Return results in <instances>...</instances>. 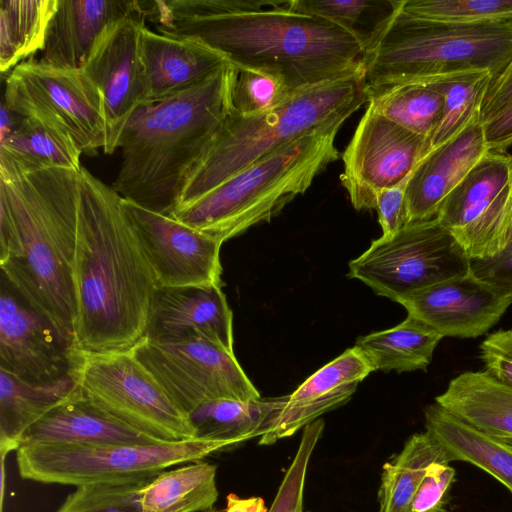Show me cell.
I'll return each mask as SVG.
<instances>
[{"mask_svg": "<svg viewBox=\"0 0 512 512\" xmlns=\"http://www.w3.org/2000/svg\"><path fill=\"white\" fill-rule=\"evenodd\" d=\"M294 92L273 75L237 68L233 108L245 116L262 114L280 106Z\"/></svg>", "mask_w": 512, "mask_h": 512, "instance_id": "ab89813d", "label": "cell"}, {"mask_svg": "<svg viewBox=\"0 0 512 512\" xmlns=\"http://www.w3.org/2000/svg\"><path fill=\"white\" fill-rule=\"evenodd\" d=\"M406 14L455 23H512V0H405Z\"/></svg>", "mask_w": 512, "mask_h": 512, "instance_id": "74e56055", "label": "cell"}, {"mask_svg": "<svg viewBox=\"0 0 512 512\" xmlns=\"http://www.w3.org/2000/svg\"><path fill=\"white\" fill-rule=\"evenodd\" d=\"M140 58L146 103L184 91L229 63L220 52L200 41L156 33L146 25L140 34Z\"/></svg>", "mask_w": 512, "mask_h": 512, "instance_id": "603a6c76", "label": "cell"}, {"mask_svg": "<svg viewBox=\"0 0 512 512\" xmlns=\"http://www.w3.org/2000/svg\"><path fill=\"white\" fill-rule=\"evenodd\" d=\"M204 512H223V510H217V509L212 508V509L204 511Z\"/></svg>", "mask_w": 512, "mask_h": 512, "instance_id": "f907efd6", "label": "cell"}, {"mask_svg": "<svg viewBox=\"0 0 512 512\" xmlns=\"http://www.w3.org/2000/svg\"><path fill=\"white\" fill-rule=\"evenodd\" d=\"M435 462L449 464L453 460L447 449L427 430L411 435L402 450L382 468L379 512H409L427 468Z\"/></svg>", "mask_w": 512, "mask_h": 512, "instance_id": "1f68e13d", "label": "cell"}, {"mask_svg": "<svg viewBox=\"0 0 512 512\" xmlns=\"http://www.w3.org/2000/svg\"><path fill=\"white\" fill-rule=\"evenodd\" d=\"M121 203L156 287L223 286L221 242L169 215L123 198Z\"/></svg>", "mask_w": 512, "mask_h": 512, "instance_id": "9a60e30c", "label": "cell"}, {"mask_svg": "<svg viewBox=\"0 0 512 512\" xmlns=\"http://www.w3.org/2000/svg\"><path fill=\"white\" fill-rule=\"evenodd\" d=\"M470 272L502 294L512 296V241L494 257L471 260Z\"/></svg>", "mask_w": 512, "mask_h": 512, "instance_id": "f6af8a7d", "label": "cell"}, {"mask_svg": "<svg viewBox=\"0 0 512 512\" xmlns=\"http://www.w3.org/2000/svg\"><path fill=\"white\" fill-rule=\"evenodd\" d=\"M407 180L376 196L375 210L384 236L392 235L409 224L405 197Z\"/></svg>", "mask_w": 512, "mask_h": 512, "instance_id": "ee69618b", "label": "cell"}, {"mask_svg": "<svg viewBox=\"0 0 512 512\" xmlns=\"http://www.w3.org/2000/svg\"><path fill=\"white\" fill-rule=\"evenodd\" d=\"M141 3L146 19L153 23L282 9L291 6V1L265 0H152L141 1Z\"/></svg>", "mask_w": 512, "mask_h": 512, "instance_id": "f35d334b", "label": "cell"}, {"mask_svg": "<svg viewBox=\"0 0 512 512\" xmlns=\"http://www.w3.org/2000/svg\"><path fill=\"white\" fill-rule=\"evenodd\" d=\"M365 102L362 70L297 90L280 106L262 114L245 116L233 110L188 174L177 206L199 198L307 133L338 120L345 121Z\"/></svg>", "mask_w": 512, "mask_h": 512, "instance_id": "8992f818", "label": "cell"}, {"mask_svg": "<svg viewBox=\"0 0 512 512\" xmlns=\"http://www.w3.org/2000/svg\"><path fill=\"white\" fill-rule=\"evenodd\" d=\"M77 390L71 374L32 383L0 369V449L17 451L24 432Z\"/></svg>", "mask_w": 512, "mask_h": 512, "instance_id": "484cf974", "label": "cell"}, {"mask_svg": "<svg viewBox=\"0 0 512 512\" xmlns=\"http://www.w3.org/2000/svg\"><path fill=\"white\" fill-rule=\"evenodd\" d=\"M145 20L142 6L141 11L111 26L97 42L83 69L101 98L106 154L115 152L127 121L147 101L140 58V34Z\"/></svg>", "mask_w": 512, "mask_h": 512, "instance_id": "2e32d148", "label": "cell"}, {"mask_svg": "<svg viewBox=\"0 0 512 512\" xmlns=\"http://www.w3.org/2000/svg\"><path fill=\"white\" fill-rule=\"evenodd\" d=\"M323 429L322 419H317L304 428L300 444L268 512H303L308 466Z\"/></svg>", "mask_w": 512, "mask_h": 512, "instance_id": "60d3db41", "label": "cell"}, {"mask_svg": "<svg viewBox=\"0 0 512 512\" xmlns=\"http://www.w3.org/2000/svg\"><path fill=\"white\" fill-rule=\"evenodd\" d=\"M230 447L202 438L137 444H26L16 451V462L23 479L80 487L155 476Z\"/></svg>", "mask_w": 512, "mask_h": 512, "instance_id": "ba28073f", "label": "cell"}, {"mask_svg": "<svg viewBox=\"0 0 512 512\" xmlns=\"http://www.w3.org/2000/svg\"><path fill=\"white\" fill-rule=\"evenodd\" d=\"M58 0H0V71L43 49Z\"/></svg>", "mask_w": 512, "mask_h": 512, "instance_id": "d6a6232c", "label": "cell"}, {"mask_svg": "<svg viewBox=\"0 0 512 512\" xmlns=\"http://www.w3.org/2000/svg\"><path fill=\"white\" fill-rule=\"evenodd\" d=\"M436 219L470 260L502 252L512 241V155L487 151L443 200Z\"/></svg>", "mask_w": 512, "mask_h": 512, "instance_id": "4fadbf2b", "label": "cell"}, {"mask_svg": "<svg viewBox=\"0 0 512 512\" xmlns=\"http://www.w3.org/2000/svg\"><path fill=\"white\" fill-rule=\"evenodd\" d=\"M141 10L139 0H58L39 61L54 68L83 70L102 35Z\"/></svg>", "mask_w": 512, "mask_h": 512, "instance_id": "44dd1931", "label": "cell"}, {"mask_svg": "<svg viewBox=\"0 0 512 512\" xmlns=\"http://www.w3.org/2000/svg\"><path fill=\"white\" fill-rule=\"evenodd\" d=\"M512 100V61L506 69L493 79L484 95L479 119L481 124L498 113Z\"/></svg>", "mask_w": 512, "mask_h": 512, "instance_id": "bcb514c9", "label": "cell"}, {"mask_svg": "<svg viewBox=\"0 0 512 512\" xmlns=\"http://www.w3.org/2000/svg\"><path fill=\"white\" fill-rule=\"evenodd\" d=\"M79 186V172L61 168L0 173L2 276L73 341Z\"/></svg>", "mask_w": 512, "mask_h": 512, "instance_id": "7a4b0ae2", "label": "cell"}, {"mask_svg": "<svg viewBox=\"0 0 512 512\" xmlns=\"http://www.w3.org/2000/svg\"><path fill=\"white\" fill-rule=\"evenodd\" d=\"M481 125L488 151L504 152L512 144V100Z\"/></svg>", "mask_w": 512, "mask_h": 512, "instance_id": "7dc6e473", "label": "cell"}, {"mask_svg": "<svg viewBox=\"0 0 512 512\" xmlns=\"http://www.w3.org/2000/svg\"><path fill=\"white\" fill-rule=\"evenodd\" d=\"M479 348L485 371L512 386V329L489 334Z\"/></svg>", "mask_w": 512, "mask_h": 512, "instance_id": "7bdbcfd3", "label": "cell"}, {"mask_svg": "<svg viewBox=\"0 0 512 512\" xmlns=\"http://www.w3.org/2000/svg\"><path fill=\"white\" fill-rule=\"evenodd\" d=\"M435 402L476 430L502 442L512 441V386L487 371L458 375Z\"/></svg>", "mask_w": 512, "mask_h": 512, "instance_id": "d4e9b609", "label": "cell"}, {"mask_svg": "<svg viewBox=\"0 0 512 512\" xmlns=\"http://www.w3.org/2000/svg\"><path fill=\"white\" fill-rule=\"evenodd\" d=\"M143 337L157 342L199 337L234 352L233 314L222 287H156Z\"/></svg>", "mask_w": 512, "mask_h": 512, "instance_id": "d6986e66", "label": "cell"}, {"mask_svg": "<svg viewBox=\"0 0 512 512\" xmlns=\"http://www.w3.org/2000/svg\"><path fill=\"white\" fill-rule=\"evenodd\" d=\"M425 427L453 461L469 462L501 482L512 494V450L461 421L436 402L424 408Z\"/></svg>", "mask_w": 512, "mask_h": 512, "instance_id": "83f0119b", "label": "cell"}, {"mask_svg": "<svg viewBox=\"0 0 512 512\" xmlns=\"http://www.w3.org/2000/svg\"><path fill=\"white\" fill-rule=\"evenodd\" d=\"M371 372L373 369L355 347L347 349L284 396L281 409L259 444L271 445L292 436L324 413L345 404Z\"/></svg>", "mask_w": 512, "mask_h": 512, "instance_id": "ffe728a7", "label": "cell"}, {"mask_svg": "<svg viewBox=\"0 0 512 512\" xmlns=\"http://www.w3.org/2000/svg\"><path fill=\"white\" fill-rule=\"evenodd\" d=\"M70 374L83 397L142 433L164 442L197 438L189 415L131 348L90 352L74 347Z\"/></svg>", "mask_w": 512, "mask_h": 512, "instance_id": "9c48e42d", "label": "cell"}, {"mask_svg": "<svg viewBox=\"0 0 512 512\" xmlns=\"http://www.w3.org/2000/svg\"><path fill=\"white\" fill-rule=\"evenodd\" d=\"M154 24L161 34L204 43L238 69L273 75L291 91L364 70L365 52L349 33L290 8Z\"/></svg>", "mask_w": 512, "mask_h": 512, "instance_id": "277c9868", "label": "cell"}, {"mask_svg": "<svg viewBox=\"0 0 512 512\" xmlns=\"http://www.w3.org/2000/svg\"><path fill=\"white\" fill-rule=\"evenodd\" d=\"M155 476L76 487L56 512H142V490Z\"/></svg>", "mask_w": 512, "mask_h": 512, "instance_id": "8d00e7d4", "label": "cell"}, {"mask_svg": "<svg viewBox=\"0 0 512 512\" xmlns=\"http://www.w3.org/2000/svg\"><path fill=\"white\" fill-rule=\"evenodd\" d=\"M338 120L288 143L246 167L170 216L221 242L270 221L339 157Z\"/></svg>", "mask_w": 512, "mask_h": 512, "instance_id": "5b68a950", "label": "cell"}, {"mask_svg": "<svg viewBox=\"0 0 512 512\" xmlns=\"http://www.w3.org/2000/svg\"><path fill=\"white\" fill-rule=\"evenodd\" d=\"M79 174L74 347L130 349L145 334L155 278L122 198L83 166Z\"/></svg>", "mask_w": 512, "mask_h": 512, "instance_id": "6da1fadb", "label": "cell"}, {"mask_svg": "<svg viewBox=\"0 0 512 512\" xmlns=\"http://www.w3.org/2000/svg\"><path fill=\"white\" fill-rule=\"evenodd\" d=\"M284 396L271 399H216L189 414L196 437L220 441L231 447L263 436L281 409Z\"/></svg>", "mask_w": 512, "mask_h": 512, "instance_id": "f546056e", "label": "cell"}, {"mask_svg": "<svg viewBox=\"0 0 512 512\" xmlns=\"http://www.w3.org/2000/svg\"><path fill=\"white\" fill-rule=\"evenodd\" d=\"M511 61L512 23L436 21L401 9L365 55L366 90L470 72L495 79Z\"/></svg>", "mask_w": 512, "mask_h": 512, "instance_id": "52a82bcc", "label": "cell"}, {"mask_svg": "<svg viewBox=\"0 0 512 512\" xmlns=\"http://www.w3.org/2000/svg\"><path fill=\"white\" fill-rule=\"evenodd\" d=\"M217 466L202 460L157 474L142 490V512H204L218 499Z\"/></svg>", "mask_w": 512, "mask_h": 512, "instance_id": "4dcf8cb0", "label": "cell"}, {"mask_svg": "<svg viewBox=\"0 0 512 512\" xmlns=\"http://www.w3.org/2000/svg\"><path fill=\"white\" fill-rule=\"evenodd\" d=\"M73 350L74 341L2 278L0 369L32 383L56 381L70 374Z\"/></svg>", "mask_w": 512, "mask_h": 512, "instance_id": "e0dca14e", "label": "cell"}, {"mask_svg": "<svg viewBox=\"0 0 512 512\" xmlns=\"http://www.w3.org/2000/svg\"><path fill=\"white\" fill-rule=\"evenodd\" d=\"M442 338L428 325L408 315L393 328L359 337L354 347L373 371L401 373L426 370Z\"/></svg>", "mask_w": 512, "mask_h": 512, "instance_id": "f1b7e54d", "label": "cell"}, {"mask_svg": "<svg viewBox=\"0 0 512 512\" xmlns=\"http://www.w3.org/2000/svg\"><path fill=\"white\" fill-rule=\"evenodd\" d=\"M408 315L442 337L476 338L493 327L512 304L471 272L417 291L399 302Z\"/></svg>", "mask_w": 512, "mask_h": 512, "instance_id": "ac0fdd59", "label": "cell"}, {"mask_svg": "<svg viewBox=\"0 0 512 512\" xmlns=\"http://www.w3.org/2000/svg\"><path fill=\"white\" fill-rule=\"evenodd\" d=\"M2 102L23 118L65 131L87 155L104 147L101 98L83 70L23 61L7 74Z\"/></svg>", "mask_w": 512, "mask_h": 512, "instance_id": "8fae6325", "label": "cell"}, {"mask_svg": "<svg viewBox=\"0 0 512 512\" xmlns=\"http://www.w3.org/2000/svg\"><path fill=\"white\" fill-rule=\"evenodd\" d=\"M405 0H292L290 10L326 19L369 52L402 9Z\"/></svg>", "mask_w": 512, "mask_h": 512, "instance_id": "836d02e7", "label": "cell"}, {"mask_svg": "<svg viewBox=\"0 0 512 512\" xmlns=\"http://www.w3.org/2000/svg\"><path fill=\"white\" fill-rule=\"evenodd\" d=\"M455 473L448 463H432L412 498L409 512H446L447 496Z\"/></svg>", "mask_w": 512, "mask_h": 512, "instance_id": "b9f144b4", "label": "cell"}, {"mask_svg": "<svg viewBox=\"0 0 512 512\" xmlns=\"http://www.w3.org/2000/svg\"><path fill=\"white\" fill-rule=\"evenodd\" d=\"M470 267L461 245L435 217L374 240L349 263L348 276L399 303L417 291L470 273Z\"/></svg>", "mask_w": 512, "mask_h": 512, "instance_id": "30bf717a", "label": "cell"}, {"mask_svg": "<svg viewBox=\"0 0 512 512\" xmlns=\"http://www.w3.org/2000/svg\"><path fill=\"white\" fill-rule=\"evenodd\" d=\"M131 349L188 415L211 400L261 399L234 352L205 339L193 337L178 342H157L142 337Z\"/></svg>", "mask_w": 512, "mask_h": 512, "instance_id": "7c38bea8", "label": "cell"}, {"mask_svg": "<svg viewBox=\"0 0 512 512\" xmlns=\"http://www.w3.org/2000/svg\"><path fill=\"white\" fill-rule=\"evenodd\" d=\"M503 443H505L512 450V441H506V442H503Z\"/></svg>", "mask_w": 512, "mask_h": 512, "instance_id": "681fc988", "label": "cell"}, {"mask_svg": "<svg viewBox=\"0 0 512 512\" xmlns=\"http://www.w3.org/2000/svg\"><path fill=\"white\" fill-rule=\"evenodd\" d=\"M236 76L237 68L227 63L184 91L140 105L119 139L122 162L113 190L170 216L188 174L234 110Z\"/></svg>", "mask_w": 512, "mask_h": 512, "instance_id": "3957f363", "label": "cell"}, {"mask_svg": "<svg viewBox=\"0 0 512 512\" xmlns=\"http://www.w3.org/2000/svg\"><path fill=\"white\" fill-rule=\"evenodd\" d=\"M368 106L402 126L431 139L444 106L443 95L428 81H412L366 90Z\"/></svg>", "mask_w": 512, "mask_h": 512, "instance_id": "e575fe53", "label": "cell"}, {"mask_svg": "<svg viewBox=\"0 0 512 512\" xmlns=\"http://www.w3.org/2000/svg\"><path fill=\"white\" fill-rule=\"evenodd\" d=\"M430 151V139L368 106L342 155L340 179L354 208L375 209L377 194L406 181Z\"/></svg>", "mask_w": 512, "mask_h": 512, "instance_id": "5bb4252c", "label": "cell"}, {"mask_svg": "<svg viewBox=\"0 0 512 512\" xmlns=\"http://www.w3.org/2000/svg\"><path fill=\"white\" fill-rule=\"evenodd\" d=\"M487 151L479 118L433 148L417 164L406 183L409 223L435 218L443 200Z\"/></svg>", "mask_w": 512, "mask_h": 512, "instance_id": "7402d4cb", "label": "cell"}, {"mask_svg": "<svg viewBox=\"0 0 512 512\" xmlns=\"http://www.w3.org/2000/svg\"><path fill=\"white\" fill-rule=\"evenodd\" d=\"M82 150L65 131L20 116L0 141V173L61 168L79 172Z\"/></svg>", "mask_w": 512, "mask_h": 512, "instance_id": "4316f807", "label": "cell"}, {"mask_svg": "<svg viewBox=\"0 0 512 512\" xmlns=\"http://www.w3.org/2000/svg\"><path fill=\"white\" fill-rule=\"evenodd\" d=\"M493 76L488 72L459 73L428 81L444 98L442 117L433 133L431 150L445 143L479 118L480 107Z\"/></svg>", "mask_w": 512, "mask_h": 512, "instance_id": "d590c367", "label": "cell"}, {"mask_svg": "<svg viewBox=\"0 0 512 512\" xmlns=\"http://www.w3.org/2000/svg\"><path fill=\"white\" fill-rule=\"evenodd\" d=\"M261 497L240 498L236 494H229L226 498V508L223 512H268Z\"/></svg>", "mask_w": 512, "mask_h": 512, "instance_id": "c3c4849f", "label": "cell"}, {"mask_svg": "<svg viewBox=\"0 0 512 512\" xmlns=\"http://www.w3.org/2000/svg\"><path fill=\"white\" fill-rule=\"evenodd\" d=\"M157 441L98 408L77 390L30 426L22 435L21 445H106Z\"/></svg>", "mask_w": 512, "mask_h": 512, "instance_id": "cb8c5ba5", "label": "cell"}]
</instances>
